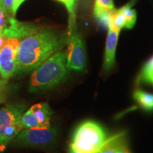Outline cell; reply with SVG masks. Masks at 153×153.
<instances>
[{
    "label": "cell",
    "instance_id": "17",
    "mask_svg": "<svg viewBox=\"0 0 153 153\" xmlns=\"http://www.w3.org/2000/svg\"><path fill=\"white\" fill-rule=\"evenodd\" d=\"M126 25V16L121 9H115L112 11L111 16V24L110 26L117 28V29L121 30L122 28L125 27Z\"/></svg>",
    "mask_w": 153,
    "mask_h": 153
},
{
    "label": "cell",
    "instance_id": "1",
    "mask_svg": "<svg viewBox=\"0 0 153 153\" xmlns=\"http://www.w3.org/2000/svg\"><path fill=\"white\" fill-rule=\"evenodd\" d=\"M68 34L60 35L52 29H41L24 38L16 55V74L33 71L44 61L68 43Z\"/></svg>",
    "mask_w": 153,
    "mask_h": 153
},
{
    "label": "cell",
    "instance_id": "20",
    "mask_svg": "<svg viewBox=\"0 0 153 153\" xmlns=\"http://www.w3.org/2000/svg\"><path fill=\"white\" fill-rule=\"evenodd\" d=\"M8 87V80L0 77V93H6Z\"/></svg>",
    "mask_w": 153,
    "mask_h": 153
},
{
    "label": "cell",
    "instance_id": "3",
    "mask_svg": "<svg viewBox=\"0 0 153 153\" xmlns=\"http://www.w3.org/2000/svg\"><path fill=\"white\" fill-rule=\"evenodd\" d=\"M107 139L101 126L95 121L87 120L74 130L70 145L81 153H98Z\"/></svg>",
    "mask_w": 153,
    "mask_h": 153
},
{
    "label": "cell",
    "instance_id": "23",
    "mask_svg": "<svg viewBox=\"0 0 153 153\" xmlns=\"http://www.w3.org/2000/svg\"><path fill=\"white\" fill-rule=\"evenodd\" d=\"M7 40V38L5 37L3 33L1 34V35H0V51H1V48L4 47V45H5Z\"/></svg>",
    "mask_w": 153,
    "mask_h": 153
},
{
    "label": "cell",
    "instance_id": "13",
    "mask_svg": "<svg viewBox=\"0 0 153 153\" xmlns=\"http://www.w3.org/2000/svg\"><path fill=\"white\" fill-rule=\"evenodd\" d=\"M133 2H130L128 4L121 7L120 9L126 16V25L125 28L128 29H131L135 24L137 19V14L135 9L132 8Z\"/></svg>",
    "mask_w": 153,
    "mask_h": 153
},
{
    "label": "cell",
    "instance_id": "4",
    "mask_svg": "<svg viewBox=\"0 0 153 153\" xmlns=\"http://www.w3.org/2000/svg\"><path fill=\"white\" fill-rule=\"evenodd\" d=\"M26 109V105L18 103L0 109V152H3L23 129L21 118Z\"/></svg>",
    "mask_w": 153,
    "mask_h": 153
},
{
    "label": "cell",
    "instance_id": "26",
    "mask_svg": "<svg viewBox=\"0 0 153 153\" xmlns=\"http://www.w3.org/2000/svg\"><path fill=\"white\" fill-rule=\"evenodd\" d=\"M2 33H3V30L0 29V35H1Z\"/></svg>",
    "mask_w": 153,
    "mask_h": 153
},
{
    "label": "cell",
    "instance_id": "8",
    "mask_svg": "<svg viewBox=\"0 0 153 153\" xmlns=\"http://www.w3.org/2000/svg\"><path fill=\"white\" fill-rule=\"evenodd\" d=\"M39 26L32 23L19 22L14 17H9L7 27L3 30V34L7 39L14 38L22 41L25 38L41 30Z\"/></svg>",
    "mask_w": 153,
    "mask_h": 153
},
{
    "label": "cell",
    "instance_id": "6",
    "mask_svg": "<svg viewBox=\"0 0 153 153\" xmlns=\"http://www.w3.org/2000/svg\"><path fill=\"white\" fill-rule=\"evenodd\" d=\"M68 51L67 67L68 70L83 71L86 68V49L81 36L74 27L70 34H68Z\"/></svg>",
    "mask_w": 153,
    "mask_h": 153
},
{
    "label": "cell",
    "instance_id": "9",
    "mask_svg": "<svg viewBox=\"0 0 153 153\" xmlns=\"http://www.w3.org/2000/svg\"><path fill=\"white\" fill-rule=\"evenodd\" d=\"M120 30L109 26L108 27V35L106 37V47H105L104 70L108 72L113 68L115 65V57H116V47H117L118 36Z\"/></svg>",
    "mask_w": 153,
    "mask_h": 153
},
{
    "label": "cell",
    "instance_id": "24",
    "mask_svg": "<svg viewBox=\"0 0 153 153\" xmlns=\"http://www.w3.org/2000/svg\"><path fill=\"white\" fill-rule=\"evenodd\" d=\"M7 100V95L6 93H0V104L5 102Z\"/></svg>",
    "mask_w": 153,
    "mask_h": 153
},
{
    "label": "cell",
    "instance_id": "15",
    "mask_svg": "<svg viewBox=\"0 0 153 153\" xmlns=\"http://www.w3.org/2000/svg\"><path fill=\"white\" fill-rule=\"evenodd\" d=\"M21 126H22L23 129L41 126L35 115L31 111L30 108L23 114L22 118H21Z\"/></svg>",
    "mask_w": 153,
    "mask_h": 153
},
{
    "label": "cell",
    "instance_id": "27",
    "mask_svg": "<svg viewBox=\"0 0 153 153\" xmlns=\"http://www.w3.org/2000/svg\"><path fill=\"white\" fill-rule=\"evenodd\" d=\"M152 85H153V82H152Z\"/></svg>",
    "mask_w": 153,
    "mask_h": 153
},
{
    "label": "cell",
    "instance_id": "16",
    "mask_svg": "<svg viewBox=\"0 0 153 153\" xmlns=\"http://www.w3.org/2000/svg\"><path fill=\"white\" fill-rule=\"evenodd\" d=\"M66 7L69 12V26L68 33H71L75 26V4L76 0H57Z\"/></svg>",
    "mask_w": 153,
    "mask_h": 153
},
{
    "label": "cell",
    "instance_id": "12",
    "mask_svg": "<svg viewBox=\"0 0 153 153\" xmlns=\"http://www.w3.org/2000/svg\"><path fill=\"white\" fill-rule=\"evenodd\" d=\"M124 134L119 133L114 136L108 137L98 153H116L122 143L125 142Z\"/></svg>",
    "mask_w": 153,
    "mask_h": 153
},
{
    "label": "cell",
    "instance_id": "25",
    "mask_svg": "<svg viewBox=\"0 0 153 153\" xmlns=\"http://www.w3.org/2000/svg\"><path fill=\"white\" fill-rule=\"evenodd\" d=\"M68 153H81V152H78L77 150H76L75 149H74L72 146H70H70H69V148H68Z\"/></svg>",
    "mask_w": 153,
    "mask_h": 153
},
{
    "label": "cell",
    "instance_id": "19",
    "mask_svg": "<svg viewBox=\"0 0 153 153\" xmlns=\"http://www.w3.org/2000/svg\"><path fill=\"white\" fill-rule=\"evenodd\" d=\"M14 1V0H2L3 8L9 17H14L12 11V7Z\"/></svg>",
    "mask_w": 153,
    "mask_h": 153
},
{
    "label": "cell",
    "instance_id": "14",
    "mask_svg": "<svg viewBox=\"0 0 153 153\" xmlns=\"http://www.w3.org/2000/svg\"><path fill=\"white\" fill-rule=\"evenodd\" d=\"M115 9L113 0H95L94 7V14L96 18L103 13Z\"/></svg>",
    "mask_w": 153,
    "mask_h": 153
},
{
    "label": "cell",
    "instance_id": "5",
    "mask_svg": "<svg viewBox=\"0 0 153 153\" xmlns=\"http://www.w3.org/2000/svg\"><path fill=\"white\" fill-rule=\"evenodd\" d=\"M57 129L51 125L22 129L13 140L12 145L22 148H45L56 140Z\"/></svg>",
    "mask_w": 153,
    "mask_h": 153
},
{
    "label": "cell",
    "instance_id": "21",
    "mask_svg": "<svg viewBox=\"0 0 153 153\" xmlns=\"http://www.w3.org/2000/svg\"><path fill=\"white\" fill-rule=\"evenodd\" d=\"M25 1V0H14V4H13V7H12V11H13V15L14 16L16 14L17 10H18L19 7L22 5V3H24Z\"/></svg>",
    "mask_w": 153,
    "mask_h": 153
},
{
    "label": "cell",
    "instance_id": "11",
    "mask_svg": "<svg viewBox=\"0 0 153 153\" xmlns=\"http://www.w3.org/2000/svg\"><path fill=\"white\" fill-rule=\"evenodd\" d=\"M133 99L140 106L147 111H153V94L147 91L137 89L133 93Z\"/></svg>",
    "mask_w": 153,
    "mask_h": 153
},
{
    "label": "cell",
    "instance_id": "18",
    "mask_svg": "<svg viewBox=\"0 0 153 153\" xmlns=\"http://www.w3.org/2000/svg\"><path fill=\"white\" fill-rule=\"evenodd\" d=\"M9 16L5 12L3 8L2 0H0V29L4 30L7 27Z\"/></svg>",
    "mask_w": 153,
    "mask_h": 153
},
{
    "label": "cell",
    "instance_id": "10",
    "mask_svg": "<svg viewBox=\"0 0 153 153\" xmlns=\"http://www.w3.org/2000/svg\"><path fill=\"white\" fill-rule=\"evenodd\" d=\"M33 114L37 118L41 126L51 125L50 120L53 114V111L48 103H39L30 108Z\"/></svg>",
    "mask_w": 153,
    "mask_h": 153
},
{
    "label": "cell",
    "instance_id": "22",
    "mask_svg": "<svg viewBox=\"0 0 153 153\" xmlns=\"http://www.w3.org/2000/svg\"><path fill=\"white\" fill-rule=\"evenodd\" d=\"M116 153H131V151L128 148L127 145H126V143L125 142H123L122 143V145H120V148H118V150Z\"/></svg>",
    "mask_w": 153,
    "mask_h": 153
},
{
    "label": "cell",
    "instance_id": "7",
    "mask_svg": "<svg viewBox=\"0 0 153 153\" xmlns=\"http://www.w3.org/2000/svg\"><path fill=\"white\" fill-rule=\"evenodd\" d=\"M21 41L9 38L0 51V76L9 80L16 74L17 63L16 55Z\"/></svg>",
    "mask_w": 153,
    "mask_h": 153
},
{
    "label": "cell",
    "instance_id": "2",
    "mask_svg": "<svg viewBox=\"0 0 153 153\" xmlns=\"http://www.w3.org/2000/svg\"><path fill=\"white\" fill-rule=\"evenodd\" d=\"M68 70L67 52L62 50L57 51L33 70L28 91L40 92L56 87L68 77Z\"/></svg>",
    "mask_w": 153,
    "mask_h": 153
}]
</instances>
